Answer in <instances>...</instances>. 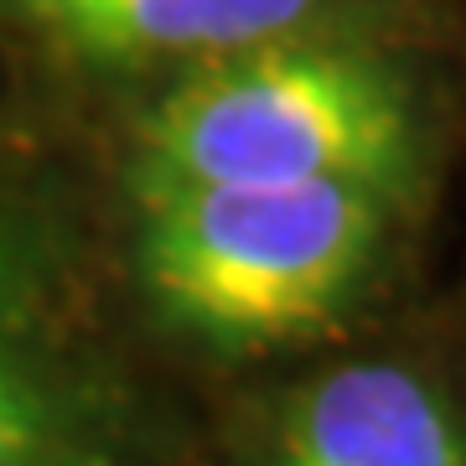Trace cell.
I'll return each instance as SVG.
<instances>
[{"label":"cell","mask_w":466,"mask_h":466,"mask_svg":"<svg viewBox=\"0 0 466 466\" xmlns=\"http://www.w3.org/2000/svg\"><path fill=\"white\" fill-rule=\"evenodd\" d=\"M383 198L352 182H218L135 192V259L177 332L228 352L321 332L383 244Z\"/></svg>","instance_id":"1"},{"label":"cell","mask_w":466,"mask_h":466,"mask_svg":"<svg viewBox=\"0 0 466 466\" xmlns=\"http://www.w3.org/2000/svg\"><path fill=\"white\" fill-rule=\"evenodd\" d=\"M415 167V109L383 63L311 42L223 52L156 104L130 192L218 182H352L389 192Z\"/></svg>","instance_id":"2"},{"label":"cell","mask_w":466,"mask_h":466,"mask_svg":"<svg viewBox=\"0 0 466 466\" xmlns=\"http://www.w3.org/2000/svg\"><path fill=\"white\" fill-rule=\"evenodd\" d=\"M0 466H125L119 420L0 238Z\"/></svg>","instance_id":"3"},{"label":"cell","mask_w":466,"mask_h":466,"mask_svg":"<svg viewBox=\"0 0 466 466\" xmlns=\"http://www.w3.org/2000/svg\"><path fill=\"white\" fill-rule=\"evenodd\" d=\"M269 466H466V435L420 373L352 363L290 410Z\"/></svg>","instance_id":"4"},{"label":"cell","mask_w":466,"mask_h":466,"mask_svg":"<svg viewBox=\"0 0 466 466\" xmlns=\"http://www.w3.org/2000/svg\"><path fill=\"white\" fill-rule=\"evenodd\" d=\"M317 5L321 0H11V11L42 36L99 63L244 52L300 32Z\"/></svg>","instance_id":"5"}]
</instances>
